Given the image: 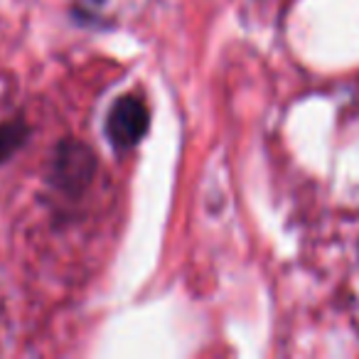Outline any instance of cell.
Here are the masks:
<instances>
[{
  "label": "cell",
  "instance_id": "cell-2",
  "mask_svg": "<svg viewBox=\"0 0 359 359\" xmlns=\"http://www.w3.org/2000/svg\"><path fill=\"white\" fill-rule=\"evenodd\" d=\"M52 172H55L52 180L60 190L69 192V195H79L89 187L91 177H94L96 158L91 148H86L79 140H65L57 150Z\"/></svg>",
  "mask_w": 359,
  "mask_h": 359
},
{
  "label": "cell",
  "instance_id": "cell-3",
  "mask_svg": "<svg viewBox=\"0 0 359 359\" xmlns=\"http://www.w3.org/2000/svg\"><path fill=\"white\" fill-rule=\"evenodd\" d=\"M27 126L22 121H8V123L0 126V163L8 160L27 138Z\"/></svg>",
  "mask_w": 359,
  "mask_h": 359
},
{
  "label": "cell",
  "instance_id": "cell-1",
  "mask_svg": "<svg viewBox=\"0 0 359 359\" xmlns=\"http://www.w3.org/2000/svg\"><path fill=\"white\" fill-rule=\"evenodd\" d=\"M150 123L148 106L138 96H121L106 116V135L116 150H128L140 143Z\"/></svg>",
  "mask_w": 359,
  "mask_h": 359
}]
</instances>
